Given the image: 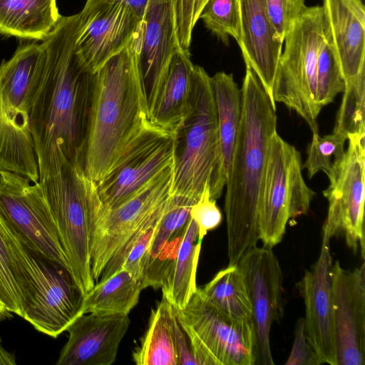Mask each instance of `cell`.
I'll use <instances>...</instances> for the list:
<instances>
[{
	"mask_svg": "<svg viewBox=\"0 0 365 365\" xmlns=\"http://www.w3.org/2000/svg\"><path fill=\"white\" fill-rule=\"evenodd\" d=\"M178 0H148L138 29V56L149 115L173 55L180 46Z\"/></svg>",
	"mask_w": 365,
	"mask_h": 365,
	"instance_id": "cell-16",
	"label": "cell"
},
{
	"mask_svg": "<svg viewBox=\"0 0 365 365\" xmlns=\"http://www.w3.org/2000/svg\"><path fill=\"white\" fill-rule=\"evenodd\" d=\"M51 210L71 277L83 295L95 285L91 258L93 232L103 210L96 183L78 163L66 162L39 180Z\"/></svg>",
	"mask_w": 365,
	"mask_h": 365,
	"instance_id": "cell-6",
	"label": "cell"
},
{
	"mask_svg": "<svg viewBox=\"0 0 365 365\" xmlns=\"http://www.w3.org/2000/svg\"><path fill=\"white\" fill-rule=\"evenodd\" d=\"M33 296L24 319L37 331L56 338L82 314L83 294L64 268L31 252Z\"/></svg>",
	"mask_w": 365,
	"mask_h": 365,
	"instance_id": "cell-15",
	"label": "cell"
},
{
	"mask_svg": "<svg viewBox=\"0 0 365 365\" xmlns=\"http://www.w3.org/2000/svg\"><path fill=\"white\" fill-rule=\"evenodd\" d=\"M346 140L344 136L334 132L324 136H320L319 133H312L307 156L302 165L309 178L322 171L328 177L329 183L334 180L345 153Z\"/></svg>",
	"mask_w": 365,
	"mask_h": 365,
	"instance_id": "cell-31",
	"label": "cell"
},
{
	"mask_svg": "<svg viewBox=\"0 0 365 365\" xmlns=\"http://www.w3.org/2000/svg\"><path fill=\"white\" fill-rule=\"evenodd\" d=\"M7 317L6 315L1 314H0V320H1V319H4V318H5V317Z\"/></svg>",
	"mask_w": 365,
	"mask_h": 365,
	"instance_id": "cell-46",
	"label": "cell"
},
{
	"mask_svg": "<svg viewBox=\"0 0 365 365\" xmlns=\"http://www.w3.org/2000/svg\"><path fill=\"white\" fill-rule=\"evenodd\" d=\"M285 365H319L320 363L310 344L304 331V320L300 317L296 324L294 343Z\"/></svg>",
	"mask_w": 365,
	"mask_h": 365,
	"instance_id": "cell-38",
	"label": "cell"
},
{
	"mask_svg": "<svg viewBox=\"0 0 365 365\" xmlns=\"http://www.w3.org/2000/svg\"><path fill=\"white\" fill-rule=\"evenodd\" d=\"M319 256L297 287L304 301L306 338L320 364L337 365L334 311L331 293L330 240L322 238Z\"/></svg>",
	"mask_w": 365,
	"mask_h": 365,
	"instance_id": "cell-17",
	"label": "cell"
},
{
	"mask_svg": "<svg viewBox=\"0 0 365 365\" xmlns=\"http://www.w3.org/2000/svg\"><path fill=\"white\" fill-rule=\"evenodd\" d=\"M365 75L345 83L342 101L333 132L346 139L351 135H365Z\"/></svg>",
	"mask_w": 365,
	"mask_h": 365,
	"instance_id": "cell-32",
	"label": "cell"
},
{
	"mask_svg": "<svg viewBox=\"0 0 365 365\" xmlns=\"http://www.w3.org/2000/svg\"><path fill=\"white\" fill-rule=\"evenodd\" d=\"M240 37L237 41L245 63L256 74L275 104L273 89L283 43L269 17L264 0H239Z\"/></svg>",
	"mask_w": 365,
	"mask_h": 365,
	"instance_id": "cell-22",
	"label": "cell"
},
{
	"mask_svg": "<svg viewBox=\"0 0 365 365\" xmlns=\"http://www.w3.org/2000/svg\"><path fill=\"white\" fill-rule=\"evenodd\" d=\"M193 66L189 51L181 48L173 55L149 115L153 125L173 133L180 126L188 110Z\"/></svg>",
	"mask_w": 365,
	"mask_h": 365,
	"instance_id": "cell-24",
	"label": "cell"
},
{
	"mask_svg": "<svg viewBox=\"0 0 365 365\" xmlns=\"http://www.w3.org/2000/svg\"><path fill=\"white\" fill-rule=\"evenodd\" d=\"M195 0H178L177 26L180 46L189 51L193 29L196 24L194 20Z\"/></svg>",
	"mask_w": 365,
	"mask_h": 365,
	"instance_id": "cell-39",
	"label": "cell"
},
{
	"mask_svg": "<svg viewBox=\"0 0 365 365\" xmlns=\"http://www.w3.org/2000/svg\"><path fill=\"white\" fill-rule=\"evenodd\" d=\"M345 81L333 51L324 39L320 45L317 66V103L321 109L343 93Z\"/></svg>",
	"mask_w": 365,
	"mask_h": 365,
	"instance_id": "cell-34",
	"label": "cell"
},
{
	"mask_svg": "<svg viewBox=\"0 0 365 365\" xmlns=\"http://www.w3.org/2000/svg\"><path fill=\"white\" fill-rule=\"evenodd\" d=\"M31 251L0 214V301L9 312L24 318L33 296Z\"/></svg>",
	"mask_w": 365,
	"mask_h": 365,
	"instance_id": "cell-23",
	"label": "cell"
},
{
	"mask_svg": "<svg viewBox=\"0 0 365 365\" xmlns=\"http://www.w3.org/2000/svg\"><path fill=\"white\" fill-rule=\"evenodd\" d=\"M128 315L78 316L66 329L68 339L57 365H110L129 326Z\"/></svg>",
	"mask_w": 365,
	"mask_h": 365,
	"instance_id": "cell-20",
	"label": "cell"
},
{
	"mask_svg": "<svg viewBox=\"0 0 365 365\" xmlns=\"http://www.w3.org/2000/svg\"><path fill=\"white\" fill-rule=\"evenodd\" d=\"M331 279L337 365H365V264L347 270L336 261Z\"/></svg>",
	"mask_w": 365,
	"mask_h": 365,
	"instance_id": "cell-18",
	"label": "cell"
},
{
	"mask_svg": "<svg viewBox=\"0 0 365 365\" xmlns=\"http://www.w3.org/2000/svg\"><path fill=\"white\" fill-rule=\"evenodd\" d=\"M334 180L323 191L329 206L322 238L344 235L354 253L364 259L365 135H351Z\"/></svg>",
	"mask_w": 365,
	"mask_h": 365,
	"instance_id": "cell-11",
	"label": "cell"
},
{
	"mask_svg": "<svg viewBox=\"0 0 365 365\" xmlns=\"http://www.w3.org/2000/svg\"><path fill=\"white\" fill-rule=\"evenodd\" d=\"M267 11L278 38H284L306 8V0H264Z\"/></svg>",
	"mask_w": 365,
	"mask_h": 365,
	"instance_id": "cell-36",
	"label": "cell"
},
{
	"mask_svg": "<svg viewBox=\"0 0 365 365\" xmlns=\"http://www.w3.org/2000/svg\"><path fill=\"white\" fill-rule=\"evenodd\" d=\"M212 35L228 46L230 38L237 41L240 37L239 0H207L200 15Z\"/></svg>",
	"mask_w": 365,
	"mask_h": 365,
	"instance_id": "cell-33",
	"label": "cell"
},
{
	"mask_svg": "<svg viewBox=\"0 0 365 365\" xmlns=\"http://www.w3.org/2000/svg\"><path fill=\"white\" fill-rule=\"evenodd\" d=\"M198 289L204 299L225 317L237 322L254 321L252 305L237 264L220 270Z\"/></svg>",
	"mask_w": 365,
	"mask_h": 365,
	"instance_id": "cell-28",
	"label": "cell"
},
{
	"mask_svg": "<svg viewBox=\"0 0 365 365\" xmlns=\"http://www.w3.org/2000/svg\"><path fill=\"white\" fill-rule=\"evenodd\" d=\"M81 16L77 46L94 73L127 46L141 21L128 6L113 0H103Z\"/></svg>",
	"mask_w": 365,
	"mask_h": 365,
	"instance_id": "cell-19",
	"label": "cell"
},
{
	"mask_svg": "<svg viewBox=\"0 0 365 365\" xmlns=\"http://www.w3.org/2000/svg\"><path fill=\"white\" fill-rule=\"evenodd\" d=\"M190 216L198 226L199 239L202 240L208 231L217 227L222 220V215L211 198L210 189L206 188L199 200L192 206Z\"/></svg>",
	"mask_w": 365,
	"mask_h": 365,
	"instance_id": "cell-37",
	"label": "cell"
},
{
	"mask_svg": "<svg viewBox=\"0 0 365 365\" xmlns=\"http://www.w3.org/2000/svg\"><path fill=\"white\" fill-rule=\"evenodd\" d=\"M173 164L169 165L132 196L102 210L93 235L91 267L95 284L116 250L134 230L172 197Z\"/></svg>",
	"mask_w": 365,
	"mask_h": 365,
	"instance_id": "cell-12",
	"label": "cell"
},
{
	"mask_svg": "<svg viewBox=\"0 0 365 365\" xmlns=\"http://www.w3.org/2000/svg\"><path fill=\"white\" fill-rule=\"evenodd\" d=\"M0 214L37 257L66 269L70 265L56 222L39 181L0 172Z\"/></svg>",
	"mask_w": 365,
	"mask_h": 365,
	"instance_id": "cell-10",
	"label": "cell"
},
{
	"mask_svg": "<svg viewBox=\"0 0 365 365\" xmlns=\"http://www.w3.org/2000/svg\"><path fill=\"white\" fill-rule=\"evenodd\" d=\"M324 36L345 83L365 75V7L362 0H322Z\"/></svg>",
	"mask_w": 365,
	"mask_h": 365,
	"instance_id": "cell-21",
	"label": "cell"
},
{
	"mask_svg": "<svg viewBox=\"0 0 365 365\" xmlns=\"http://www.w3.org/2000/svg\"><path fill=\"white\" fill-rule=\"evenodd\" d=\"M103 0H86L84 7L80 12L82 16L87 14L96 5Z\"/></svg>",
	"mask_w": 365,
	"mask_h": 365,
	"instance_id": "cell-44",
	"label": "cell"
},
{
	"mask_svg": "<svg viewBox=\"0 0 365 365\" xmlns=\"http://www.w3.org/2000/svg\"><path fill=\"white\" fill-rule=\"evenodd\" d=\"M207 0H195L194 20L197 23L199 20V15Z\"/></svg>",
	"mask_w": 365,
	"mask_h": 365,
	"instance_id": "cell-43",
	"label": "cell"
},
{
	"mask_svg": "<svg viewBox=\"0 0 365 365\" xmlns=\"http://www.w3.org/2000/svg\"><path fill=\"white\" fill-rule=\"evenodd\" d=\"M174 135L172 194L198 200L209 188L217 200L227 178L210 76L200 66H193L188 110Z\"/></svg>",
	"mask_w": 365,
	"mask_h": 365,
	"instance_id": "cell-4",
	"label": "cell"
},
{
	"mask_svg": "<svg viewBox=\"0 0 365 365\" xmlns=\"http://www.w3.org/2000/svg\"><path fill=\"white\" fill-rule=\"evenodd\" d=\"M81 21L80 13L61 16L42 41L46 63L31 113L39 180L66 162L81 165L95 77L77 46Z\"/></svg>",
	"mask_w": 365,
	"mask_h": 365,
	"instance_id": "cell-1",
	"label": "cell"
},
{
	"mask_svg": "<svg viewBox=\"0 0 365 365\" xmlns=\"http://www.w3.org/2000/svg\"><path fill=\"white\" fill-rule=\"evenodd\" d=\"M173 327L179 365H197L188 336L175 314Z\"/></svg>",
	"mask_w": 365,
	"mask_h": 365,
	"instance_id": "cell-40",
	"label": "cell"
},
{
	"mask_svg": "<svg viewBox=\"0 0 365 365\" xmlns=\"http://www.w3.org/2000/svg\"><path fill=\"white\" fill-rule=\"evenodd\" d=\"M172 309L188 336L197 365H255L254 321L225 317L204 299L198 287L185 308Z\"/></svg>",
	"mask_w": 365,
	"mask_h": 365,
	"instance_id": "cell-9",
	"label": "cell"
},
{
	"mask_svg": "<svg viewBox=\"0 0 365 365\" xmlns=\"http://www.w3.org/2000/svg\"><path fill=\"white\" fill-rule=\"evenodd\" d=\"M237 264L252 305L255 365H273L270 329L283 315V276L279 260L272 248L256 245L242 255Z\"/></svg>",
	"mask_w": 365,
	"mask_h": 365,
	"instance_id": "cell-14",
	"label": "cell"
},
{
	"mask_svg": "<svg viewBox=\"0 0 365 365\" xmlns=\"http://www.w3.org/2000/svg\"><path fill=\"white\" fill-rule=\"evenodd\" d=\"M123 2L131 9L136 16L142 21L148 0H113Z\"/></svg>",
	"mask_w": 365,
	"mask_h": 365,
	"instance_id": "cell-41",
	"label": "cell"
},
{
	"mask_svg": "<svg viewBox=\"0 0 365 365\" xmlns=\"http://www.w3.org/2000/svg\"><path fill=\"white\" fill-rule=\"evenodd\" d=\"M245 66L241 124L225 183L228 265L237 264L259 240V200L269 142L277 132L275 104Z\"/></svg>",
	"mask_w": 365,
	"mask_h": 365,
	"instance_id": "cell-2",
	"label": "cell"
},
{
	"mask_svg": "<svg viewBox=\"0 0 365 365\" xmlns=\"http://www.w3.org/2000/svg\"><path fill=\"white\" fill-rule=\"evenodd\" d=\"M0 314L6 316L9 315V312L6 309L4 304L0 301Z\"/></svg>",
	"mask_w": 365,
	"mask_h": 365,
	"instance_id": "cell-45",
	"label": "cell"
},
{
	"mask_svg": "<svg viewBox=\"0 0 365 365\" xmlns=\"http://www.w3.org/2000/svg\"><path fill=\"white\" fill-rule=\"evenodd\" d=\"M299 152L276 132L271 138L258 210L259 240L273 248L290 218L307 214L315 192L302 176Z\"/></svg>",
	"mask_w": 365,
	"mask_h": 365,
	"instance_id": "cell-8",
	"label": "cell"
},
{
	"mask_svg": "<svg viewBox=\"0 0 365 365\" xmlns=\"http://www.w3.org/2000/svg\"><path fill=\"white\" fill-rule=\"evenodd\" d=\"M138 43V30L95 73L81 166L96 183L150 123Z\"/></svg>",
	"mask_w": 365,
	"mask_h": 365,
	"instance_id": "cell-3",
	"label": "cell"
},
{
	"mask_svg": "<svg viewBox=\"0 0 365 365\" xmlns=\"http://www.w3.org/2000/svg\"><path fill=\"white\" fill-rule=\"evenodd\" d=\"M143 289L141 281L122 268L96 283L83 296L82 314L128 315L138 304Z\"/></svg>",
	"mask_w": 365,
	"mask_h": 365,
	"instance_id": "cell-29",
	"label": "cell"
},
{
	"mask_svg": "<svg viewBox=\"0 0 365 365\" xmlns=\"http://www.w3.org/2000/svg\"><path fill=\"white\" fill-rule=\"evenodd\" d=\"M197 201L172 194L168 210L153 241L145 269L155 260L165 243L185 225L190 217V209Z\"/></svg>",
	"mask_w": 365,
	"mask_h": 365,
	"instance_id": "cell-35",
	"label": "cell"
},
{
	"mask_svg": "<svg viewBox=\"0 0 365 365\" xmlns=\"http://www.w3.org/2000/svg\"><path fill=\"white\" fill-rule=\"evenodd\" d=\"M61 16L56 0H0V34L43 41Z\"/></svg>",
	"mask_w": 365,
	"mask_h": 365,
	"instance_id": "cell-25",
	"label": "cell"
},
{
	"mask_svg": "<svg viewBox=\"0 0 365 365\" xmlns=\"http://www.w3.org/2000/svg\"><path fill=\"white\" fill-rule=\"evenodd\" d=\"M324 39L322 6H306L287 32L273 89V98L303 118L312 133L321 108L317 103V66Z\"/></svg>",
	"mask_w": 365,
	"mask_h": 365,
	"instance_id": "cell-7",
	"label": "cell"
},
{
	"mask_svg": "<svg viewBox=\"0 0 365 365\" xmlns=\"http://www.w3.org/2000/svg\"><path fill=\"white\" fill-rule=\"evenodd\" d=\"M174 133L150 123L130 143L112 168L96 183L103 210L132 196L173 163Z\"/></svg>",
	"mask_w": 365,
	"mask_h": 365,
	"instance_id": "cell-13",
	"label": "cell"
},
{
	"mask_svg": "<svg viewBox=\"0 0 365 365\" xmlns=\"http://www.w3.org/2000/svg\"><path fill=\"white\" fill-rule=\"evenodd\" d=\"M210 82L217 112L223 167L227 178L241 124L242 91L232 73L217 72L210 76Z\"/></svg>",
	"mask_w": 365,
	"mask_h": 365,
	"instance_id": "cell-27",
	"label": "cell"
},
{
	"mask_svg": "<svg viewBox=\"0 0 365 365\" xmlns=\"http://www.w3.org/2000/svg\"><path fill=\"white\" fill-rule=\"evenodd\" d=\"M172 305L163 297L151 312L140 344L133 352L138 365H179L175 346Z\"/></svg>",
	"mask_w": 365,
	"mask_h": 365,
	"instance_id": "cell-30",
	"label": "cell"
},
{
	"mask_svg": "<svg viewBox=\"0 0 365 365\" xmlns=\"http://www.w3.org/2000/svg\"><path fill=\"white\" fill-rule=\"evenodd\" d=\"M0 364H8V365H15V356L13 354L9 352L6 350L2 344L1 340L0 339Z\"/></svg>",
	"mask_w": 365,
	"mask_h": 365,
	"instance_id": "cell-42",
	"label": "cell"
},
{
	"mask_svg": "<svg viewBox=\"0 0 365 365\" xmlns=\"http://www.w3.org/2000/svg\"><path fill=\"white\" fill-rule=\"evenodd\" d=\"M202 240L199 229L189 217L176 259L163 286V297L175 308L182 309L197 289L196 273Z\"/></svg>",
	"mask_w": 365,
	"mask_h": 365,
	"instance_id": "cell-26",
	"label": "cell"
},
{
	"mask_svg": "<svg viewBox=\"0 0 365 365\" xmlns=\"http://www.w3.org/2000/svg\"><path fill=\"white\" fill-rule=\"evenodd\" d=\"M46 63L42 43L21 44L0 65V172L32 182L39 173L31 130V113Z\"/></svg>",
	"mask_w": 365,
	"mask_h": 365,
	"instance_id": "cell-5",
	"label": "cell"
}]
</instances>
